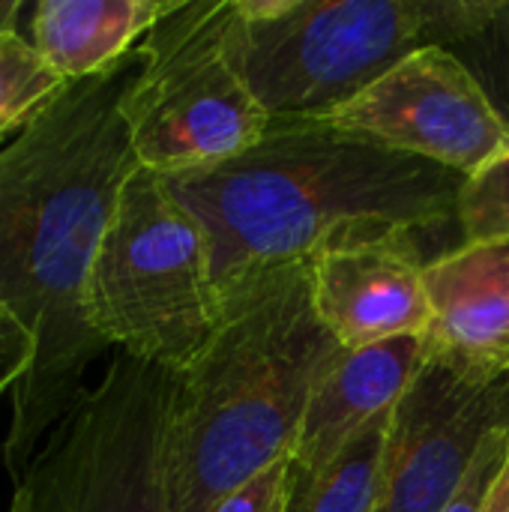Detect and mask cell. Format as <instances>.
<instances>
[{
  "label": "cell",
  "instance_id": "1",
  "mask_svg": "<svg viewBox=\"0 0 509 512\" xmlns=\"http://www.w3.org/2000/svg\"><path fill=\"white\" fill-rule=\"evenodd\" d=\"M132 69L135 54L72 84L0 147V306L30 342L3 438L12 480L81 399L87 369L108 351L87 321V279L117 198L138 168L120 111Z\"/></svg>",
  "mask_w": 509,
  "mask_h": 512
},
{
  "label": "cell",
  "instance_id": "2",
  "mask_svg": "<svg viewBox=\"0 0 509 512\" xmlns=\"http://www.w3.org/2000/svg\"><path fill=\"white\" fill-rule=\"evenodd\" d=\"M162 183L204 231L219 294L255 270L309 261L342 240L456 234L465 174L324 117H273L243 153Z\"/></svg>",
  "mask_w": 509,
  "mask_h": 512
},
{
  "label": "cell",
  "instance_id": "3",
  "mask_svg": "<svg viewBox=\"0 0 509 512\" xmlns=\"http://www.w3.org/2000/svg\"><path fill=\"white\" fill-rule=\"evenodd\" d=\"M342 351L315 312L309 261L264 267L222 288L216 327L174 384L171 512H210L285 462L318 381Z\"/></svg>",
  "mask_w": 509,
  "mask_h": 512
},
{
  "label": "cell",
  "instance_id": "4",
  "mask_svg": "<svg viewBox=\"0 0 509 512\" xmlns=\"http://www.w3.org/2000/svg\"><path fill=\"white\" fill-rule=\"evenodd\" d=\"M495 0H228L234 66L267 117H324L423 48H450Z\"/></svg>",
  "mask_w": 509,
  "mask_h": 512
},
{
  "label": "cell",
  "instance_id": "5",
  "mask_svg": "<svg viewBox=\"0 0 509 512\" xmlns=\"http://www.w3.org/2000/svg\"><path fill=\"white\" fill-rule=\"evenodd\" d=\"M93 333L135 360L180 375L216 327L207 240L159 174L135 168L87 279Z\"/></svg>",
  "mask_w": 509,
  "mask_h": 512
},
{
  "label": "cell",
  "instance_id": "6",
  "mask_svg": "<svg viewBox=\"0 0 509 512\" xmlns=\"http://www.w3.org/2000/svg\"><path fill=\"white\" fill-rule=\"evenodd\" d=\"M177 375L117 351L15 480L6 512H171Z\"/></svg>",
  "mask_w": 509,
  "mask_h": 512
},
{
  "label": "cell",
  "instance_id": "7",
  "mask_svg": "<svg viewBox=\"0 0 509 512\" xmlns=\"http://www.w3.org/2000/svg\"><path fill=\"white\" fill-rule=\"evenodd\" d=\"M228 0H177L135 48L120 111L141 168L183 174L225 162L270 126L231 60Z\"/></svg>",
  "mask_w": 509,
  "mask_h": 512
},
{
  "label": "cell",
  "instance_id": "8",
  "mask_svg": "<svg viewBox=\"0 0 509 512\" xmlns=\"http://www.w3.org/2000/svg\"><path fill=\"white\" fill-rule=\"evenodd\" d=\"M324 120L465 177L509 150V126L450 48L405 57Z\"/></svg>",
  "mask_w": 509,
  "mask_h": 512
},
{
  "label": "cell",
  "instance_id": "9",
  "mask_svg": "<svg viewBox=\"0 0 509 512\" xmlns=\"http://www.w3.org/2000/svg\"><path fill=\"white\" fill-rule=\"evenodd\" d=\"M501 429H509V378L474 381L426 360L393 408L375 512H444Z\"/></svg>",
  "mask_w": 509,
  "mask_h": 512
},
{
  "label": "cell",
  "instance_id": "10",
  "mask_svg": "<svg viewBox=\"0 0 509 512\" xmlns=\"http://www.w3.org/2000/svg\"><path fill=\"white\" fill-rule=\"evenodd\" d=\"M423 234H369L333 243L309 258L312 303L345 351L429 327Z\"/></svg>",
  "mask_w": 509,
  "mask_h": 512
},
{
  "label": "cell",
  "instance_id": "11",
  "mask_svg": "<svg viewBox=\"0 0 509 512\" xmlns=\"http://www.w3.org/2000/svg\"><path fill=\"white\" fill-rule=\"evenodd\" d=\"M423 279L426 360L474 381L509 378V243L438 252Z\"/></svg>",
  "mask_w": 509,
  "mask_h": 512
},
{
  "label": "cell",
  "instance_id": "12",
  "mask_svg": "<svg viewBox=\"0 0 509 512\" xmlns=\"http://www.w3.org/2000/svg\"><path fill=\"white\" fill-rule=\"evenodd\" d=\"M426 363L423 336L342 351L318 381L288 453V492L303 489L372 420L390 414Z\"/></svg>",
  "mask_w": 509,
  "mask_h": 512
},
{
  "label": "cell",
  "instance_id": "13",
  "mask_svg": "<svg viewBox=\"0 0 509 512\" xmlns=\"http://www.w3.org/2000/svg\"><path fill=\"white\" fill-rule=\"evenodd\" d=\"M177 0H39L30 42L69 84L123 66Z\"/></svg>",
  "mask_w": 509,
  "mask_h": 512
},
{
  "label": "cell",
  "instance_id": "14",
  "mask_svg": "<svg viewBox=\"0 0 509 512\" xmlns=\"http://www.w3.org/2000/svg\"><path fill=\"white\" fill-rule=\"evenodd\" d=\"M390 414L372 420L303 489L288 492V512H375L381 495Z\"/></svg>",
  "mask_w": 509,
  "mask_h": 512
},
{
  "label": "cell",
  "instance_id": "15",
  "mask_svg": "<svg viewBox=\"0 0 509 512\" xmlns=\"http://www.w3.org/2000/svg\"><path fill=\"white\" fill-rule=\"evenodd\" d=\"M69 87L18 27L0 30V141L21 135Z\"/></svg>",
  "mask_w": 509,
  "mask_h": 512
},
{
  "label": "cell",
  "instance_id": "16",
  "mask_svg": "<svg viewBox=\"0 0 509 512\" xmlns=\"http://www.w3.org/2000/svg\"><path fill=\"white\" fill-rule=\"evenodd\" d=\"M459 246L509 243V150L465 177L456 201Z\"/></svg>",
  "mask_w": 509,
  "mask_h": 512
},
{
  "label": "cell",
  "instance_id": "17",
  "mask_svg": "<svg viewBox=\"0 0 509 512\" xmlns=\"http://www.w3.org/2000/svg\"><path fill=\"white\" fill-rule=\"evenodd\" d=\"M450 51L477 78L501 120L509 126V0H495L492 12Z\"/></svg>",
  "mask_w": 509,
  "mask_h": 512
},
{
  "label": "cell",
  "instance_id": "18",
  "mask_svg": "<svg viewBox=\"0 0 509 512\" xmlns=\"http://www.w3.org/2000/svg\"><path fill=\"white\" fill-rule=\"evenodd\" d=\"M210 512H288V459L228 492Z\"/></svg>",
  "mask_w": 509,
  "mask_h": 512
},
{
  "label": "cell",
  "instance_id": "19",
  "mask_svg": "<svg viewBox=\"0 0 509 512\" xmlns=\"http://www.w3.org/2000/svg\"><path fill=\"white\" fill-rule=\"evenodd\" d=\"M507 453L509 429H501L483 444L465 486L459 489V495L453 498V504L444 512H483V504H486V498H489V492H492V486H495V480H498V474H501V468L507 462Z\"/></svg>",
  "mask_w": 509,
  "mask_h": 512
},
{
  "label": "cell",
  "instance_id": "20",
  "mask_svg": "<svg viewBox=\"0 0 509 512\" xmlns=\"http://www.w3.org/2000/svg\"><path fill=\"white\" fill-rule=\"evenodd\" d=\"M483 512H509V453L495 486H492V492H489V498H486V504H483Z\"/></svg>",
  "mask_w": 509,
  "mask_h": 512
},
{
  "label": "cell",
  "instance_id": "21",
  "mask_svg": "<svg viewBox=\"0 0 509 512\" xmlns=\"http://www.w3.org/2000/svg\"><path fill=\"white\" fill-rule=\"evenodd\" d=\"M21 9H24V0H0V30L3 27H15Z\"/></svg>",
  "mask_w": 509,
  "mask_h": 512
}]
</instances>
